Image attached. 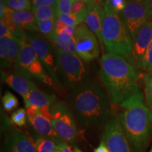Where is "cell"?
I'll list each match as a JSON object with an SVG mask.
<instances>
[{
  "mask_svg": "<svg viewBox=\"0 0 152 152\" xmlns=\"http://www.w3.org/2000/svg\"><path fill=\"white\" fill-rule=\"evenodd\" d=\"M7 8L12 11H32L30 0H0Z\"/></svg>",
  "mask_w": 152,
  "mask_h": 152,
  "instance_id": "obj_23",
  "label": "cell"
},
{
  "mask_svg": "<svg viewBox=\"0 0 152 152\" xmlns=\"http://www.w3.org/2000/svg\"><path fill=\"white\" fill-rule=\"evenodd\" d=\"M151 109V112H152V108H151V109Z\"/></svg>",
  "mask_w": 152,
  "mask_h": 152,
  "instance_id": "obj_44",
  "label": "cell"
},
{
  "mask_svg": "<svg viewBox=\"0 0 152 152\" xmlns=\"http://www.w3.org/2000/svg\"><path fill=\"white\" fill-rule=\"evenodd\" d=\"M102 129V141L109 152H132L118 116L111 115Z\"/></svg>",
  "mask_w": 152,
  "mask_h": 152,
  "instance_id": "obj_10",
  "label": "cell"
},
{
  "mask_svg": "<svg viewBox=\"0 0 152 152\" xmlns=\"http://www.w3.org/2000/svg\"><path fill=\"white\" fill-rule=\"evenodd\" d=\"M54 152H62V151H61L60 149H56V151H55Z\"/></svg>",
  "mask_w": 152,
  "mask_h": 152,
  "instance_id": "obj_42",
  "label": "cell"
},
{
  "mask_svg": "<svg viewBox=\"0 0 152 152\" xmlns=\"http://www.w3.org/2000/svg\"><path fill=\"white\" fill-rule=\"evenodd\" d=\"M33 12L37 22L56 18V11L55 6L41 7Z\"/></svg>",
  "mask_w": 152,
  "mask_h": 152,
  "instance_id": "obj_24",
  "label": "cell"
},
{
  "mask_svg": "<svg viewBox=\"0 0 152 152\" xmlns=\"http://www.w3.org/2000/svg\"><path fill=\"white\" fill-rule=\"evenodd\" d=\"M2 104L5 111L11 112L18 106V101L12 93L6 91L2 97Z\"/></svg>",
  "mask_w": 152,
  "mask_h": 152,
  "instance_id": "obj_27",
  "label": "cell"
},
{
  "mask_svg": "<svg viewBox=\"0 0 152 152\" xmlns=\"http://www.w3.org/2000/svg\"><path fill=\"white\" fill-rule=\"evenodd\" d=\"M104 15L105 11L103 7L96 4L93 0L87 3V15L85 23L91 31L93 32L97 37L101 49L103 52L104 50V45L102 40V30Z\"/></svg>",
  "mask_w": 152,
  "mask_h": 152,
  "instance_id": "obj_16",
  "label": "cell"
},
{
  "mask_svg": "<svg viewBox=\"0 0 152 152\" xmlns=\"http://www.w3.org/2000/svg\"><path fill=\"white\" fill-rule=\"evenodd\" d=\"M2 152H37V150L28 134L11 127L5 134Z\"/></svg>",
  "mask_w": 152,
  "mask_h": 152,
  "instance_id": "obj_14",
  "label": "cell"
},
{
  "mask_svg": "<svg viewBox=\"0 0 152 152\" xmlns=\"http://www.w3.org/2000/svg\"><path fill=\"white\" fill-rule=\"evenodd\" d=\"M56 149H60L62 152H74L71 149L69 144L65 142H60V143L56 144Z\"/></svg>",
  "mask_w": 152,
  "mask_h": 152,
  "instance_id": "obj_35",
  "label": "cell"
},
{
  "mask_svg": "<svg viewBox=\"0 0 152 152\" xmlns=\"http://www.w3.org/2000/svg\"><path fill=\"white\" fill-rule=\"evenodd\" d=\"M33 142L37 152H54L56 149V144L51 139L35 134Z\"/></svg>",
  "mask_w": 152,
  "mask_h": 152,
  "instance_id": "obj_22",
  "label": "cell"
},
{
  "mask_svg": "<svg viewBox=\"0 0 152 152\" xmlns=\"http://www.w3.org/2000/svg\"><path fill=\"white\" fill-rule=\"evenodd\" d=\"M119 119L132 152H144L152 129V112L139 92L119 106Z\"/></svg>",
  "mask_w": 152,
  "mask_h": 152,
  "instance_id": "obj_3",
  "label": "cell"
},
{
  "mask_svg": "<svg viewBox=\"0 0 152 152\" xmlns=\"http://www.w3.org/2000/svg\"><path fill=\"white\" fill-rule=\"evenodd\" d=\"M73 151L74 152H83L81 151L80 149H79L78 147H77V146H74V148H73Z\"/></svg>",
  "mask_w": 152,
  "mask_h": 152,
  "instance_id": "obj_40",
  "label": "cell"
},
{
  "mask_svg": "<svg viewBox=\"0 0 152 152\" xmlns=\"http://www.w3.org/2000/svg\"><path fill=\"white\" fill-rule=\"evenodd\" d=\"M57 0H31L32 11L44 7H51L56 5Z\"/></svg>",
  "mask_w": 152,
  "mask_h": 152,
  "instance_id": "obj_34",
  "label": "cell"
},
{
  "mask_svg": "<svg viewBox=\"0 0 152 152\" xmlns=\"http://www.w3.org/2000/svg\"><path fill=\"white\" fill-rule=\"evenodd\" d=\"M142 69L147 71L152 70V39L147 49L145 57H144Z\"/></svg>",
  "mask_w": 152,
  "mask_h": 152,
  "instance_id": "obj_33",
  "label": "cell"
},
{
  "mask_svg": "<svg viewBox=\"0 0 152 152\" xmlns=\"http://www.w3.org/2000/svg\"><path fill=\"white\" fill-rule=\"evenodd\" d=\"M71 94V110L80 128H103L111 115V100L100 85L90 80Z\"/></svg>",
  "mask_w": 152,
  "mask_h": 152,
  "instance_id": "obj_2",
  "label": "cell"
},
{
  "mask_svg": "<svg viewBox=\"0 0 152 152\" xmlns=\"http://www.w3.org/2000/svg\"><path fill=\"white\" fill-rule=\"evenodd\" d=\"M51 42L54 43L56 46V48L59 49L63 52L77 55L73 36H71L64 33H55Z\"/></svg>",
  "mask_w": 152,
  "mask_h": 152,
  "instance_id": "obj_20",
  "label": "cell"
},
{
  "mask_svg": "<svg viewBox=\"0 0 152 152\" xmlns=\"http://www.w3.org/2000/svg\"><path fill=\"white\" fill-rule=\"evenodd\" d=\"M128 1H134V2L141 3V4H148V5H149V1H150V0H128Z\"/></svg>",
  "mask_w": 152,
  "mask_h": 152,
  "instance_id": "obj_38",
  "label": "cell"
},
{
  "mask_svg": "<svg viewBox=\"0 0 152 152\" xmlns=\"http://www.w3.org/2000/svg\"><path fill=\"white\" fill-rule=\"evenodd\" d=\"M55 56L58 76L71 94L90 80L88 69L77 55L56 48Z\"/></svg>",
  "mask_w": 152,
  "mask_h": 152,
  "instance_id": "obj_5",
  "label": "cell"
},
{
  "mask_svg": "<svg viewBox=\"0 0 152 152\" xmlns=\"http://www.w3.org/2000/svg\"><path fill=\"white\" fill-rule=\"evenodd\" d=\"M26 108L35 106L40 108L49 106L56 102V96L54 94H48L39 90L37 87L31 90L27 94L23 96Z\"/></svg>",
  "mask_w": 152,
  "mask_h": 152,
  "instance_id": "obj_19",
  "label": "cell"
},
{
  "mask_svg": "<svg viewBox=\"0 0 152 152\" xmlns=\"http://www.w3.org/2000/svg\"><path fill=\"white\" fill-rule=\"evenodd\" d=\"M56 18L37 22L39 33L50 42L52 41L53 37L56 33Z\"/></svg>",
  "mask_w": 152,
  "mask_h": 152,
  "instance_id": "obj_21",
  "label": "cell"
},
{
  "mask_svg": "<svg viewBox=\"0 0 152 152\" xmlns=\"http://www.w3.org/2000/svg\"><path fill=\"white\" fill-rule=\"evenodd\" d=\"M4 20L13 28L28 31L39 32L37 20L32 11H12L8 8Z\"/></svg>",
  "mask_w": 152,
  "mask_h": 152,
  "instance_id": "obj_17",
  "label": "cell"
},
{
  "mask_svg": "<svg viewBox=\"0 0 152 152\" xmlns=\"http://www.w3.org/2000/svg\"><path fill=\"white\" fill-rule=\"evenodd\" d=\"M14 73L26 78L53 86L54 80L29 44L28 36L21 41V49Z\"/></svg>",
  "mask_w": 152,
  "mask_h": 152,
  "instance_id": "obj_6",
  "label": "cell"
},
{
  "mask_svg": "<svg viewBox=\"0 0 152 152\" xmlns=\"http://www.w3.org/2000/svg\"><path fill=\"white\" fill-rule=\"evenodd\" d=\"M127 0H105L104 4L107 6L115 12L120 14L126 5Z\"/></svg>",
  "mask_w": 152,
  "mask_h": 152,
  "instance_id": "obj_30",
  "label": "cell"
},
{
  "mask_svg": "<svg viewBox=\"0 0 152 152\" xmlns=\"http://www.w3.org/2000/svg\"><path fill=\"white\" fill-rule=\"evenodd\" d=\"M75 1H83V2H85V3H88L92 1V0H75Z\"/></svg>",
  "mask_w": 152,
  "mask_h": 152,
  "instance_id": "obj_41",
  "label": "cell"
},
{
  "mask_svg": "<svg viewBox=\"0 0 152 152\" xmlns=\"http://www.w3.org/2000/svg\"><path fill=\"white\" fill-rule=\"evenodd\" d=\"M102 25V40L106 54L118 55L130 62L132 40L126 26L119 14L105 4Z\"/></svg>",
  "mask_w": 152,
  "mask_h": 152,
  "instance_id": "obj_4",
  "label": "cell"
},
{
  "mask_svg": "<svg viewBox=\"0 0 152 152\" xmlns=\"http://www.w3.org/2000/svg\"><path fill=\"white\" fill-rule=\"evenodd\" d=\"M72 14L77 17L80 24L85 21L87 15V3L75 1L72 9Z\"/></svg>",
  "mask_w": 152,
  "mask_h": 152,
  "instance_id": "obj_26",
  "label": "cell"
},
{
  "mask_svg": "<svg viewBox=\"0 0 152 152\" xmlns=\"http://www.w3.org/2000/svg\"><path fill=\"white\" fill-rule=\"evenodd\" d=\"M56 18L60 20L61 21L64 23L67 26L77 27V26L80 25L77 17L73 14L69 15L56 14Z\"/></svg>",
  "mask_w": 152,
  "mask_h": 152,
  "instance_id": "obj_31",
  "label": "cell"
},
{
  "mask_svg": "<svg viewBox=\"0 0 152 152\" xmlns=\"http://www.w3.org/2000/svg\"><path fill=\"white\" fill-rule=\"evenodd\" d=\"M119 16L132 37L136 31L148 20L151 19L149 5L128 1Z\"/></svg>",
  "mask_w": 152,
  "mask_h": 152,
  "instance_id": "obj_11",
  "label": "cell"
},
{
  "mask_svg": "<svg viewBox=\"0 0 152 152\" xmlns=\"http://www.w3.org/2000/svg\"><path fill=\"white\" fill-rule=\"evenodd\" d=\"M16 28H13L4 20L0 21V37H14V30Z\"/></svg>",
  "mask_w": 152,
  "mask_h": 152,
  "instance_id": "obj_32",
  "label": "cell"
},
{
  "mask_svg": "<svg viewBox=\"0 0 152 152\" xmlns=\"http://www.w3.org/2000/svg\"><path fill=\"white\" fill-rule=\"evenodd\" d=\"M39 109L35 106H31L26 109L28 123L34 131V134L51 139L56 144L64 142L53 128L51 119L42 114Z\"/></svg>",
  "mask_w": 152,
  "mask_h": 152,
  "instance_id": "obj_13",
  "label": "cell"
},
{
  "mask_svg": "<svg viewBox=\"0 0 152 152\" xmlns=\"http://www.w3.org/2000/svg\"><path fill=\"white\" fill-rule=\"evenodd\" d=\"M28 116L27 112L24 109H19L12 113L11 120L13 123L18 127H23L26 124Z\"/></svg>",
  "mask_w": 152,
  "mask_h": 152,
  "instance_id": "obj_29",
  "label": "cell"
},
{
  "mask_svg": "<svg viewBox=\"0 0 152 152\" xmlns=\"http://www.w3.org/2000/svg\"><path fill=\"white\" fill-rule=\"evenodd\" d=\"M29 44L44 67L48 72L54 83L61 85L60 77L57 71L56 56L54 54L52 42L37 32H28Z\"/></svg>",
  "mask_w": 152,
  "mask_h": 152,
  "instance_id": "obj_8",
  "label": "cell"
},
{
  "mask_svg": "<svg viewBox=\"0 0 152 152\" xmlns=\"http://www.w3.org/2000/svg\"><path fill=\"white\" fill-rule=\"evenodd\" d=\"M94 152H109V151L105 143L103 141H102L100 142L99 145L98 146V147L94 149Z\"/></svg>",
  "mask_w": 152,
  "mask_h": 152,
  "instance_id": "obj_37",
  "label": "cell"
},
{
  "mask_svg": "<svg viewBox=\"0 0 152 152\" xmlns=\"http://www.w3.org/2000/svg\"><path fill=\"white\" fill-rule=\"evenodd\" d=\"M1 79L15 92L21 95L22 97L36 87L33 81L14 73H9L1 71Z\"/></svg>",
  "mask_w": 152,
  "mask_h": 152,
  "instance_id": "obj_18",
  "label": "cell"
},
{
  "mask_svg": "<svg viewBox=\"0 0 152 152\" xmlns=\"http://www.w3.org/2000/svg\"><path fill=\"white\" fill-rule=\"evenodd\" d=\"M75 0H57L56 5V14L69 15L72 14V9Z\"/></svg>",
  "mask_w": 152,
  "mask_h": 152,
  "instance_id": "obj_28",
  "label": "cell"
},
{
  "mask_svg": "<svg viewBox=\"0 0 152 152\" xmlns=\"http://www.w3.org/2000/svg\"><path fill=\"white\" fill-rule=\"evenodd\" d=\"M73 38L76 54L83 61L90 62L99 58L101 48L99 42L86 24L81 23L76 27Z\"/></svg>",
  "mask_w": 152,
  "mask_h": 152,
  "instance_id": "obj_9",
  "label": "cell"
},
{
  "mask_svg": "<svg viewBox=\"0 0 152 152\" xmlns=\"http://www.w3.org/2000/svg\"><path fill=\"white\" fill-rule=\"evenodd\" d=\"M27 35L21 39L11 37H0V56H1V66L4 69L12 70L14 72L16 68L20 49L21 41Z\"/></svg>",
  "mask_w": 152,
  "mask_h": 152,
  "instance_id": "obj_15",
  "label": "cell"
},
{
  "mask_svg": "<svg viewBox=\"0 0 152 152\" xmlns=\"http://www.w3.org/2000/svg\"><path fill=\"white\" fill-rule=\"evenodd\" d=\"M99 62V77L113 105L119 106L140 92V75L130 61L118 55L106 54Z\"/></svg>",
  "mask_w": 152,
  "mask_h": 152,
  "instance_id": "obj_1",
  "label": "cell"
},
{
  "mask_svg": "<svg viewBox=\"0 0 152 152\" xmlns=\"http://www.w3.org/2000/svg\"><path fill=\"white\" fill-rule=\"evenodd\" d=\"M152 39V20H148L132 36V56L130 63L142 68L144 57Z\"/></svg>",
  "mask_w": 152,
  "mask_h": 152,
  "instance_id": "obj_12",
  "label": "cell"
},
{
  "mask_svg": "<svg viewBox=\"0 0 152 152\" xmlns=\"http://www.w3.org/2000/svg\"><path fill=\"white\" fill-rule=\"evenodd\" d=\"M7 11H8V8L6 7L2 1H0V18H4Z\"/></svg>",
  "mask_w": 152,
  "mask_h": 152,
  "instance_id": "obj_36",
  "label": "cell"
},
{
  "mask_svg": "<svg viewBox=\"0 0 152 152\" xmlns=\"http://www.w3.org/2000/svg\"><path fill=\"white\" fill-rule=\"evenodd\" d=\"M149 11H150V14H151V20H152V0H150L149 1Z\"/></svg>",
  "mask_w": 152,
  "mask_h": 152,
  "instance_id": "obj_39",
  "label": "cell"
},
{
  "mask_svg": "<svg viewBox=\"0 0 152 152\" xmlns=\"http://www.w3.org/2000/svg\"><path fill=\"white\" fill-rule=\"evenodd\" d=\"M144 96L146 104L149 109L152 108V70L147 71L144 76Z\"/></svg>",
  "mask_w": 152,
  "mask_h": 152,
  "instance_id": "obj_25",
  "label": "cell"
},
{
  "mask_svg": "<svg viewBox=\"0 0 152 152\" xmlns=\"http://www.w3.org/2000/svg\"><path fill=\"white\" fill-rule=\"evenodd\" d=\"M149 152H152V147H151V150H150Z\"/></svg>",
  "mask_w": 152,
  "mask_h": 152,
  "instance_id": "obj_43",
  "label": "cell"
},
{
  "mask_svg": "<svg viewBox=\"0 0 152 152\" xmlns=\"http://www.w3.org/2000/svg\"><path fill=\"white\" fill-rule=\"evenodd\" d=\"M53 128L64 142L75 146L77 136L76 120L73 111L64 102H56L50 106Z\"/></svg>",
  "mask_w": 152,
  "mask_h": 152,
  "instance_id": "obj_7",
  "label": "cell"
}]
</instances>
